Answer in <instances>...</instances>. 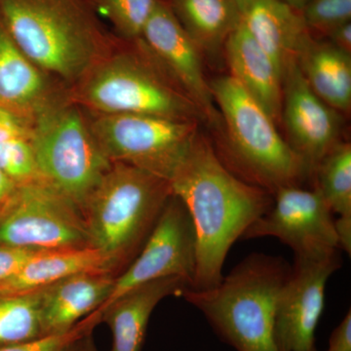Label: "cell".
<instances>
[{
	"mask_svg": "<svg viewBox=\"0 0 351 351\" xmlns=\"http://www.w3.org/2000/svg\"><path fill=\"white\" fill-rule=\"evenodd\" d=\"M173 195L188 210L196 235L193 289L216 287L235 241L263 214L274 197L226 169L215 147L198 133L170 181Z\"/></svg>",
	"mask_w": 351,
	"mask_h": 351,
	"instance_id": "cell-1",
	"label": "cell"
},
{
	"mask_svg": "<svg viewBox=\"0 0 351 351\" xmlns=\"http://www.w3.org/2000/svg\"><path fill=\"white\" fill-rule=\"evenodd\" d=\"M0 15L25 56L68 90L119 38L90 0H0Z\"/></svg>",
	"mask_w": 351,
	"mask_h": 351,
	"instance_id": "cell-2",
	"label": "cell"
},
{
	"mask_svg": "<svg viewBox=\"0 0 351 351\" xmlns=\"http://www.w3.org/2000/svg\"><path fill=\"white\" fill-rule=\"evenodd\" d=\"M69 98L97 114H147L166 119L205 120L193 101L157 63L142 39L117 38L77 84Z\"/></svg>",
	"mask_w": 351,
	"mask_h": 351,
	"instance_id": "cell-3",
	"label": "cell"
},
{
	"mask_svg": "<svg viewBox=\"0 0 351 351\" xmlns=\"http://www.w3.org/2000/svg\"><path fill=\"white\" fill-rule=\"evenodd\" d=\"M291 265L282 257L247 256L213 288H188L182 297L237 351H278L274 338L277 301Z\"/></svg>",
	"mask_w": 351,
	"mask_h": 351,
	"instance_id": "cell-4",
	"label": "cell"
},
{
	"mask_svg": "<svg viewBox=\"0 0 351 351\" xmlns=\"http://www.w3.org/2000/svg\"><path fill=\"white\" fill-rule=\"evenodd\" d=\"M210 87L228 131L225 144L216 152L226 169L270 195L285 186H301L309 178L306 163L265 108L230 75L212 80Z\"/></svg>",
	"mask_w": 351,
	"mask_h": 351,
	"instance_id": "cell-5",
	"label": "cell"
},
{
	"mask_svg": "<svg viewBox=\"0 0 351 351\" xmlns=\"http://www.w3.org/2000/svg\"><path fill=\"white\" fill-rule=\"evenodd\" d=\"M172 193L169 181L112 162L82 209L89 246L115 263L125 260L147 241Z\"/></svg>",
	"mask_w": 351,
	"mask_h": 351,
	"instance_id": "cell-6",
	"label": "cell"
},
{
	"mask_svg": "<svg viewBox=\"0 0 351 351\" xmlns=\"http://www.w3.org/2000/svg\"><path fill=\"white\" fill-rule=\"evenodd\" d=\"M32 143L44 181L82 214L88 197L112 165L86 112L69 94L50 104L34 117Z\"/></svg>",
	"mask_w": 351,
	"mask_h": 351,
	"instance_id": "cell-7",
	"label": "cell"
},
{
	"mask_svg": "<svg viewBox=\"0 0 351 351\" xmlns=\"http://www.w3.org/2000/svg\"><path fill=\"white\" fill-rule=\"evenodd\" d=\"M86 113L95 138L110 162L129 164L169 182L199 133L196 120Z\"/></svg>",
	"mask_w": 351,
	"mask_h": 351,
	"instance_id": "cell-8",
	"label": "cell"
},
{
	"mask_svg": "<svg viewBox=\"0 0 351 351\" xmlns=\"http://www.w3.org/2000/svg\"><path fill=\"white\" fill-rule=\"evenodd\" d=\"M0 245L47 250L89 246L80 210L45 181L16 186L0 206Z\"/></svg>",
	"mask_w": 351,
	"mask_h": 351,
	"instance_id": "cell-9",
	"label": "cell"
},
{
	"mask_svg": "<svg viewBox=\"0 0 351 351\" xmlns=\"http://www.w3.org/2000/svg\"><path fill=\"white\" fill-rule=\"evenodd\" d=\"M195 269V226L184 203L172 193L143 250L128 269L114 278L110 295L92 314L101 319L104 311L113 302L134 289L159 279L181 277L193 287Z\"/></svg>",
	"mask_w": 351,
	"mask_h": 351,
	"instance_id": "cell-10",
	"label": "cell"
},
{
	"mask_svg": "<svg viewBox=\"0 0 351 351\" xmlns=\"http://www.w3.org/2000/svg\"><path fill=\"white\" fill-rule=\"evenodd\" d=\"M272 197L269 211L247 228L241 240L276 237L295 256L341 250L332 211L317 189L285 186Z\"/></svg>",
	"mask_w": 351,
	"mask_h": 351,
	"instance_id": "cell-11",
	"label": "cell"
},
{
	"mask_svg": "<svg viewBox=\"0 0 351 351\" xmlns=\"http://www.w3.org/2000/svg\"><path fill=\"white\" fill-rule=\"evenodd\" d=\"M341 267V250L295 256L277 301L274 338L278 351H311L325 306L328 279Z\"/></svg>",
	"mask_w": 351,
	"mask_h": 351,
	"instance_id": "cell-12",
	"label": "cell"
},
{
	"mask_svg": "<svg viewBox=\"0 0 351 351\" xmlns=\"http://www.w3.org/2000/svg\"><path fill=\"white\" fill-rule=\"evenodd\" d=\"M152 56L198 108L207 121L219 112L203 71L202 52L173 13L169 1L158 0L142 34Z\"/></svg>",
	"mask_w": 351,
	"mask_h": 351,
	"instance_id": "cell-13",
	"label": "cell"
},
{
	"mask_svg": "<svg viewBox=\"0 0 351 351\" xmlns=\"http://www.w3.org/2000/svg\"><path fill=\"white\" fill-rule=\"evenodd\" d=\"M281 119L287 129L288 144L304 161L313 180L321 160L341 142V119L307 84L297 58L283 69Z\"/></svg>",
	"mask_w": 351,
	"mask_h": 351,
	"instance_id": "cell-14",
	"label": "cell"
},
{
	"mask_svg": "<svg viewBox=\"0 0 351 351\" xmlns=\"http://www.w3.org/2000/svg\"><path fill=\"white\" fill-rule=\"evenodd\" d=\"M68 95V89L29 59L0 15V106L36 117Z\"/></svg>",
	"mask_w": 351,
	"mask_h": 351,
	"instance_id": "cell-15",
	"label": "cell"
},
{
	"mask_svg": "<svg viewBox=\"0 0 351 351\" xmlns=\"http://www.w3.org/2000/svg\"><path fill=\"white\" fill-rule=\"evenodd\" d=\"M241 22L283 73L313 36L302 11L283 0H243Z\"/></svg>",
	"mask_w": 351,
	"mask_h": 351,
	"instance_id": "cell-16",
	"label": "cell"
},
{
	"mask_svg": "<svg viewBox=\"0 0 351 351\" xmlns=\"http://www.w3.org/2000/svg\"><path fill=\"white\" fill-rule=\"evenodd\" d=\"M114 278L108 271L82 272L61 279L41 293L43 336L69 331L93 313L110 295Z\"/></svg>",
	"mask_w": 351,
	"mask_h": 351,
	"instance_id": "cell-17",
	"label": "cell"
},
{
	"mask_svg": "<svg viewBox=\"0 0 351 351\" xmlns=\"http://www.w3.org/2000/svg\"><path fill=\"white\" fill-rule=\"evenodd\" d=\"M223 50L230 75L274 121L281 119L282 73L242 22L228 36Z\"/></svg>",
	"mask_w": 351,
	"mask_h": 351,
	"instance_id": "cell-18",
	"label": "cell"
},
{
	"mask_svg": "<svg viewBox=\"0 0 351 351\" xmlns=\"http://www.w3.org/2000/svg\"><path fill=\"white\" fill-rule=\"evenodd\" d=\"M191 287L186 279L168 277L134 289L113 302L101 315L112 330V351H142L147 324L157 304Z\"/></svg>",
	"mask_w": 351,
	"mask_h": 351,
	"instance_id": "cell-19",
	"label": "cell"
},
{
	"mask_svg": "<svg viewBox=\"0 0 351 351\" xmlns=\"http://www.w3.org/2000/svg\"><path fill=\"white\" fill-rule=\"evenodd\" d=\"M112 265L117 263L93 247L45 251L0 281V299L43 290L82 272L110 271Z\"/></svg>",
	"mask_w": 351,
	"mask_h": 351,
	"instance_id": "cell-20",
	"label": "cell"
},
{
	"mask_svg": "<svg viewBox=\"0 0 351 351\" xmlns=\"http://www.w3.org/2000/svg\"><path fill=\"white\" fill-rule=\"evenodd\" d=\"M297 62L307 84L321 100L337 112H350L351 54L329 41L311 38L298 55Z\"/></svg>",
	"mask_w": 351,
	"mask_h": 351,
	"instance_id": "cell-21",
	"label": "cell"
},
{
	"mask_svg": "<svg viewBox=\"0 0 351 351\" xmlns=\"http://www.w3.org/2000/svg\"><path fill=\"white\" fill-rule=\"evenodd\" d=\"M173 13L201 52L216 55L241 23L232 0H169Z\"/></svg>",
	"mask_w": 351,
	"mask_h": 351,
	"instance_id": "cell-22",
	"label": "cell"
},
{
	"mask_svg": "<svg viewBox=\"0 0 351 351\" xmlns=\"http://www.w3.org/2000/svg\"><path fill=\"white\" fill-rule=\"evenodd\" d=\"M315 188L324 198L335 219L339 248L351 252V145L339 142L328 152L313 176Z\"/></svg>",
	"mask_w": 351,
	"mask_h": 351,
	"instance_id": "cell-23",
	"label": "cell"
},
{
	"mask_svg": "<svg viewBox=\"0 0 351 351\" xmlns=\"http://www.w3.org/2000/svg\"><path fill=\"white\" fill-rule=\"evenodd\" d=\"M43 290L0 299V348L25 343L43 336Z\"/></svg>",
	"mask_w": 351,
	"mask_h": 351,
	"instance_id": "cell-24",
	"label": "cell"
},
{
	"mask_svg": "<svg viewBox=\"0 0 351 351\" xmlns=\"http://www.w3.org/2000/svg\"><path fill=\"white\" fill-rule=\"evenodd\" d=\"M158 0H90L95 10L112 25L115 36L125 41L142 38Z\"/></svg>",
	"mask_w": 351,
	"mask_h": 351,
	"instance_id": "cell-25",
	"label": "cell"
},
{
	"mask_svg": "<svg viewBox=\"0 0 351 351\" xmlns=\"http://www.w3.org/2000/svg\"><path fill=\"white\" fill-rule=\"evenodd\" d=\"M0 170L15 186L44 181L32 138H15L0 144Z\"/></svg>",
	"mask_w": 351,
	"mask_h": 351,
	"instance_id": "cell-26",
	"label": "cell"
},
{
	"mask_svg": "<svg viewBox=\"0 0 351 351\" xmlns=\"http://www.w3.org/2000/svg\"><path fill=\"white\" fill-rule=\"evenodd\" d=\"M311 32L326 36L335 27L351 21V0H309L302 10Z\"/></svg>",
	"mask_w": 351,
	"mask_h": 351,
	"instance_id": "cell-27",
	"label": "cell"
},
{
	"mask_svg": "<svg viewBox=\"0 0 351 351\" xmlns=\"http://www.w3.org/2000/svg\"><path fill=\"white\" fill-rule=\"evenodd\" d=\"M100 320V318L90 314L68 332L41 336L25 343L3 346L0 348V351H66L76 341L87 336Z\"/></svg>",
	"mask_w": 351,
	"mask_h": 351,
	"instance_id": "cell-28",
	"label": "cell"
},
{
	"mask_svg": "<svg viewBox=\"0 0 351 351\" xmlns=\"http://www.w3.org/2000/svg\"><path fill=\"white\" fill-rule=\"evenodd\" d=\"M34 117L0 106V144L21 138H32Z\"/></svg>",
	"mask_w": 351,
	"mask_h": 351,
	"instance_id": "cell-29",
	"label": "cell"
},
{
	"mask_svg": "<svg viewBox=\"0 0 351 351\" xmlns=\"http://www.w3.org/2000/svg\"><path fill=\"white\" fill-rule=\"evenodd\" d=\"M47 249L0 245V281L17 272L25 263Z\"/></svg>",
	"mask_w": 351,
	"mask_h": 351,
	"instance_id": "cell-30",
	"label": "cell"
},
{
	"mask_svg": "<svg viewBox=\"0 0 351 351\" xmlns=\"http://www.w3.org/2000/svg\"><path fill=\"white\" fill-rule=\"evenodd\" d=\"M327 351H351L350 311H348L339 326L332 331Z\"/></svg>",
	"mask_w": 351,
	"mask_h": 351,
	"instance_id": "cell-31",
	"label": "cell"
},
{
	"mask_svg": "<svg viewBox=\"0 0 351 351\" xmlns=\"http://www.w3.org/2000/svg\"><path fill=\"white\" fill-rule=\"evenodd\" d=\"M329 43L351 54V21L338 25L326 34Z\"/></svg>",
	"mask_w": 351,
	"mask_h": 351,
	"instance_id": "cell-32",
	"label": "cell"
},
{
	"mask_svg": "<svg viewBox=\"0 0 351 351\" xmlns=\"http://www.w3.org/2000/svg\"><path fill=\"white\" fill-rule=\"evenodd\" d=\"M15 189V184L0 170V206L10 197Z\"/></svg>",
	"mask_w": 351,
	"mask_h": 351,
	"instance_id": "cell-33",
	"label": "cell"
},
{
	"mask_svg": "<svg viewBox=\"0 0 351 351\" xmlns=\"http://www.w3.org/2000/svg\"><path fill=\"white\" fill-rule=\"evenodd\" d=\"M284 2L289 4L292 7H294L297 10L302 11L304 10V7L306 6V4L308 3L309 0H283Z\"/></svg>",
	"mask_w": 351,
	"mask_h": 351,
	"instance_id": "cell-34",
	"label": "cell"
},
{
	"mask_svg": "<svg viewBox=\"0 0 351 351\" xmlns=\"http://www.w3.org/2000/svg\"><path fill=\"white\" fill-rule=\"evenodd\" d=\"M82 339H80V341L73 343V345L71 346L66 351H94L93 348H90L88 345H85V346H80V341H82Z\"/></svg>",
	"mask_w": 351,
	"mask_h": 351,
	"instance_id": "cell-35",
	"label": "cell"
},
{
	"mask_svg": "<svg viewBox=\"0 0 351 351\" xmlns=\"http://www.w3.org/2000/svg\"><path fill=\"white\" fill-rule=\"evenodd\" d=\"M232 1L235 2V3H237V5H239V8H240V5H241L242 2H243V0H232Z\"/></svg>",
	"mask_w": 351,
	"mask_h": 351,
	"instance_id": "cell-36",
	"label": "cell"
},
{
	"mask_svg": "<svg viewBox=\"0 0 351 351\" xmlns=\"http://www.w3.org/2000/svg\"><path fill=\"white\" fill-rule=\"evenodd\" d=\"M311 351H319V350H317V348H313V350H311Z\"/></svg>",
	"mask_w": 351,
	"mask_h": 351,
	"instance_id": "cell-37",
	"label": "cell"
},
{
	"mask_svg": "<svg viewBox=\"0 0 351 351\" xmlns=\"http://www.w3.org/2000/svg\"><path fill=\"white\" fill-rule=\"evenodd\" d=\"M167 1H169V0H167Z\"/></svg>",
	"mask_w": 351,
	"mask_h": 351,
	"instance_id": "cell-38",
	"label": "cell"
}]
</instances>
